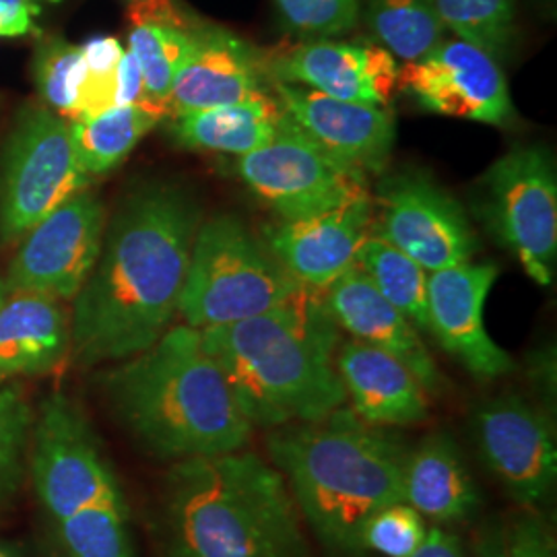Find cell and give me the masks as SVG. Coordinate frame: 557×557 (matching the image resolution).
<instances>
[{
	"label": "cell",
	"instance_id": "cell-1",
	"mask_svg": "<svg viewBox=\"0 0 557 557\" xmlns=\"http://www.w3.org/2000/svg\"><path fill=\"white\" fill-rule=\"evenodd\" d=\"M202 211L170 182H149L120 202L100 257L73 299L71 356L85 368L135 358L178 314Z\"/></svg>",
	"mask_w": 557,
	"mask_h": 557
},
{
	"label": "cell",
	"instance_id": "cell-2",
	"mask_svg": "<svg viewBox=\"0 0 557 557\" xmlns=\"http://www.w3.org/2000/svg\"><path fill=\"white\" fill-rule=\"evenodd\" d=\"M409 446L349 409L277 428L267 440L299 515L331 557H361V531L380 508L405 502Z\"/></svg>",
	"mask_w": 557,
	"mask_h": 557
},
{
	"label": "cell",
	"instance_id": "cell-3",
	"mask_svg": "<svg viewBox=\"0 0 557 557\" xmlns=\"http://www.w3.org/2000/svg\"><path fill=\"white\" fill-rule=\"evenodd\" d=\"M103 388L120 425L161 460L236 453L252 432L199 329L188 324L168 329L147 351L124 359Z\"/></svg>",
	"mask_w": 557,
	"mask_h": 557
},
{
	"label": "cell",
	"instance_id": "cell-4",
	"mask_svg": "<svg viewBox=\"0 0 557 557\" xmlns=\"http://www.w3.org/2000/svg\"><path fill=\"white\" fill-rule=\"evenodd\" d=\"M310 294L255 319L200 331L252 428L320 421L347 400L337 372V322L324 299Z\"/></svg>",
	"mask_w": 557,
	"mask_h": 557
},
{
	"label": "cell",
	"instance_id": "cell-5",
	"mask_svg": "<svg viewBox=\"0 0 557 557\" xmlns=\"http://www.w3.org/2000/svg\"><path fill=\"white\" fill-rule=\"evenodd\" d=\"M163 557H310L277 469L255 453L174 462L161 496Z\"/></svg>",
	"mask_w": 557,
	"mask_h": 557
},
{
	"label": "cell",
	"instance_id": "cell-6",
	"mask_svg": "<svg viewBox=\"0 0 557 557\" xmlns=\"http://www.w3.org/2000/svg\"><path fill=\"white\" fill-rule=\"evenodd\" d=\"M306 292L269 246L234 215L200 221L178 312L193 329H213L271 312Z\"/></svg>",
	"mask_w": 557,
	"mask_h": 557
},
{
	"label": "cell",
	"instance_id": "cell-7",
	"mask_svg": "<svg viewBox=\"0 0 557 557\" xmlns=\"http://www.w3.org/2000/svg\"><path fill=\"white\" fill-rule=\"evenodd\" d=\"M479 220L524 273L552 285L557 262L556 161L543 145H518L490 165L479 182Z\"/></svg>",
	"mask_w": 557,
	"mask_h": 557
},
{
	"label": "cell",
	"instance_id": "cell-8",
	"mask_svg": "<svg viewBox=\"0 0 557 557\" xmlns=\"http://www.w3.org/2000/svg\"><path fill=\"white\" fill-rule=\"evenodd\" d=\"M89 186L71 122L48 106H25L0 158V244H13Z\"/></svg>",
	"mask_w": 557,
	"mask_h": 557
},
{
	"label": "cell",
	"instance_id": "cell-9",
	"mask_svg": "<svg viewBox=\"0 0 557 557\" xmlns=\"http://www.w3.org/2000/svg\"><path fill=\"white\" fill-rule=\"evenodd\" d=\"M27 473L52 522L91 506L126 504L119 478L77 403L44 398L29 434Z\"/></svg>",
	"mask_w": 557,
	"mask_h": 557
},
{
	"label": "cell",
	"instance_id": "cell-10",
	"mask_svg": "<svg viewBox=\"0 0 557 557\" xmlns=\"http://www.w3.org/2000/svg\"><path fill=\"white\" fill-rule=\"evenodd\" d=\"M236 172L285 221L304 220L368 195L366 178L331 160L287 114L273 140L239 156Z\"/></svg>",
	"mask_w": 557,
	"mask_h": 557
},
{
	"label": "cell",
	"instance_id": "cell-11",
	"mask_svg": "<svg viewBox=\"0 0 557 557\" xmlns=\"http://www.w3.org/2000/svg\"><path fill=\"white\" fill-rule=\"evenodd\" d=\"M108 213L87 188L64 200L23 238L4 278L9 292H29L69 301L100 257Z\"/></svg>",
	"mask_w": 557,
	"mask_h": 557
},
{
	"label": "cell",
	"instance_id": "cell-12",
	"mask_svg": "<svg viewBox=\"0 0 557 557\" xmlns=\"http://www.w3.org/2000/svg\"><path fill=\"white\" fill-rule=\"evenodd\" d=\"M376 234L428 273L478 252V236L462 205L423 172H398L379 186Z\"/></svg>",
	"mask_w": 557,
	"mask_h": 557
},
{
	"label": "cell",
	"instance_id": "cell-13",
	"mask_svg": "<svg viewBox=\"0 0 557 557\" xmlns=\"http://www.w3.org/2000/svg\"><path fill=\"white\" fill-rule=\"evenodd\" d=\"M479 455L506 494L524 508L552 496L557 479L556 428L549 416L520 395H499L473 411Z\"/></svg>",
	"mask_w": 557,
	"mask_h": 557
},
{
	"label": "cell",
	"instance_id": "cell-14",
	"mask_svg": "<svg viewBox=\"0 0 557 557\" xmlns=\"http://www.w3.org/2000/svg\"><path fill=\"white\" fill-rule=\"evenodd\" d=\"M398 91L421 110L506 126L515 106L498 60L469 41L442 40L423 59L398 69Z\"/></svg>",
	"mask_w": 557,
	"mask_h": 557
},
{
	"label": "cell",
	"instance_id": "cell-15",
	"mask_svg": "<svg viewBox=\"0 0 557 557\" xmlns=\"http://www.w3.org/2000/svg\"><path fill=\"white\" fill-rule=\"evenodd\" d=\"M498 267L494 262H460L428 275L430 335L475 379L492 382L515 372L517 363L485 329V299Z\"/></svg>",
	"mask_w": 557,
	"mask_h": 557
},
{
	"label": "cell",
	"instance_id": "cell-16",
	"mask_svg": "<svg viewBox=\"0 0 557 557\" xmlns=\"http://www.w3.org/2000/svg\"><path fill=\"white\" fill-rule=\"evenodd\" d=\"M271 91L285 114L338 165L363 178L386 170L397 137L391 110L337 100L317 89L278 81L271 85Z\"/></svg>",
	"mask_w": 557,
	"mask_h": 557
},
{
	"label": "cell",
	"instance_id": "cell-17",
	"mask_svg": "<svg viewBox=\"0 0 557 557\" xmlns=\"http://www.w3.org/2000/svg\"><path fill=\"white\" fill-rule=\"evenodd\" d=\"M275 83L317 89L337 100L386 108L398 91L397 59L374 44L306 41L267 57Z\"/></svg>",
	"mask_w": 557,
	"mask_h": 557
},
{
	"label": "cell",
	"instance_id": "cell-18",
	"mask_svg": "<svg viewBox=\"0 0 557 557\" xmlns=\"http://www.w3.org/2000/svg\"><path fill=\"white\" fill-rule=\"evenodd\" d=\"M271 85L267 54L227 29L200 23L174 79L168 116L248 100Z\"/></svg>",
	"mask_w": 557,
	"mask_h": 557
},
{
	"label": "cell",
	"instance_id": "cell-19",
	"mask_svg": "<svg viewBox=\"0 0 557 557\" xmlns=\"http://www.w3.org/2000/svg\"><path fill=\"white\" fill-rule=\"evenodd\" d=\"M370 195L304 220H281L264 227V244L301 287L326 289L356 264L372 223Z\"/></svg>",
	"mask_w": 557,
	"mask_h": 557
},
{
	"label": "cell",
	"instance_id": "cell-20",
	"mask_svg": "<svg viewBox=\"0 0 557 557\" xmlns=\"http://www.w3.org/2000/svg\"><path fill=\"white\" fill-rule=\"evenodd\" d=\"M324 292V304L337 326L356 341L379 347L403 361L428 393L442 391L444 379L418 329L380 294L358 264L347 269Z\"/></svg>",
	"mask_w": 557,
	"mask_h": 557
},
{
	"label": "cell",
	"instance_id": "cell-21",
	"mask_svg": "<svg viewBox=\"0 0 557 557\" xmlns=\"http://www.w3.org/2000/svg\"><path fill=\"white\" fill-rule=\"evenodd\" d=\"M338 379L351 411L370 425L405 428L430 416L428 391L391 354L361 341H347L337 354Z\"/></svg>",
	"mask_w": 557,
	"mask_h": 557
},
{
	"label": "cell",
	"instance_id": "cell-22",
	"mask_svg": "<svg viewBox=\"0 0 557 557\" xmlns=\"http://www.w3.org/2000/svg\"><path fill=\"white\" fill-rule=\"evenodd\" d=\"M71 356V317L59 299L9 292L0 306V384L44 376Z\"/></svg>",
	"mask_w": 557,
	"mask_h": 557
},
{
	"label": "cell",
	"instance_id": "cell-23",
	"mask_svg": "<svg viewBox=\"0 0 557 557\" xmlns=\"http://www.w3.org/2000/svg\"><path fill=\"white\" fill-rule=\"evenodd\" d=\"M403 499L436 524L460 522L478 515V483L450 434L432 432L409 450Z\"/></svg>",
	"mask_w": 557,
	"mask_h": 557
},
{
	"label": "cell",
	"instance_id": "cell-24",
	"mask_svg": "<svg viewBox=\"0 0 557 557\" xmlns=\"http://www.w3.org/2000/svg\"><path fill=\"white\" fill-rule=\"evenodd\" d=\"M285 110L273 91L248 100L188 112L174 120L172 135L182 147L246 156L277 135Z\"/></svg>",
	"mask_w": 557,
	"mask_h": 557
},
{
	"label": "cell",
	"instance_id": "cell-25",
	"mask_svg": "<svg viewBox=\"0 0 557 557\" xmlns=\"http://www.w3.org/2000/svg\"><path fill=\"white\" fill-rule=\"evenodd\" d=\"M163 116L140 106H119L100 116L71 122V135L81 170L91 178L114 170Z\"/></svg>",
	"mask_w": 557,
	"mask_h": 557
},
{
	"label": "cell",
	"instance_id": "cell-26",
	"mask_svg": "<svg viewBox=\"0 0 557 557\" xmlns=\"http://www.w3.org/2000/svg\"><path fill=\"white\" fill-rule=\"evenodd\" d=\"M356 264L384 298L423 333L428 320V271L380 236H368L359 246Z\"/></svg>",
	"mask_w": 557,
	"mask_h": 557
},
{
	"label": "cell",
	"instance_id": "cell-27",
	"mask_svg": "<svg viewBox=\"0 0 557 557\" xmlns=\"http://www.w3.org/2000/svg\"><path fill=\"white\" fill-rule=\"evenodd\" d=\"M366 25L395 59L416 62L444 40L436 0H366Z\"/></svg>",
	"mask_w": 557,
	"mask_h": 557
},
{
	"label": "cell",
	"instance_id": "cell-28",
	"mask_svg": "<svg viewBox=\"0 0 557 557\" xmlns=\"http://www.w3.org/2000/svg\"><path fill=\"white\" fill-rule=\"evenodd\" d=\"M199 27V25H197ZM186 29L168 23L137 21L128 36V50L137 59L145 85V98L140 106L168 116L174 79L190 48V34Z\"/></svg>",
	"mask_w": 557,
	"mask_h": 557
},
{
	"label": "cell",
	"instance_id": "cell-29",
	"mask_svg": "<svg viewBox=\"0 0 557 557\" xmlns=\"http://www.w3.org/2000/svg\"><path fill=\"white\" fill-rule=\"evenodd\" d=\"M52 524L64 557H137L128 504L91 506Z\"/></svg>",
	"mask_w": 557,
	"mask_h": 557
},
{
	"label": "cell",
	"instance_id": "cell-30",
	"mask_svg": "<svg viewBox=\"0 0 557 557\" xmlns=\"http://www.w3.org/2000/svg\"><path fill=\"white\" fill-rule=\"evenodd\" d=\"M440 20L458 40L469 41L496 60L510 57L517 25L512 0H436Z\"/></svg>",
	"mask_w": 557,
	"mask_h": 557
},
{
	"label": "cell",
	"instance_id": "cell-31",
	"mask_svg": "<svg viewBox=\"0 0 557 557\" xmlns=\"http://www.w3.org/2000/svg\"><path fill=\"white\" fill-rule=\"evenodd\" d=\"M36 83L46 106L62 119H73L87 66L79 46L60 38L41 41L36 50Z\"/></svg>",
	"mask_w": 557,
	"mask_h": 557
},
{
	"label": "cell",
	"instance_id": "cell-32",
	"mask_svg": "<svg viewBox=\"0 0 557 557\" xmlns=\"http://www.w3.org/2000/svg\"><path fill=\"white\" fill-rule=\"evenodd\" d=\"M34 411L17 384H0V502L13 498L27 475Z\"/></svg>",
	"mask_w": 557,
	"mask_h": 557
},
{
	"label": "cell",
	"instance_id": "cell-33",
	"mask_svg": "<svg viewBox=\"0 0 557 557\" xmlns=\"http://www.w3.org/2000/svg\"><path fill=\"white\" fill-rule=\"evenodd\" d=\"M428 535L425 518L407 502H395L374 512L361 531L363 554L409 557Z\"/></svg>",
	"mask_w": 557,
	"mask_h": 557
},
{
	"label": "cell",
	"instance_id": "cell-34",
	"mask_svg": "<svg viewBox=\"0 0 557 557\" xmlns=\"http://www.w3.org/2000/svg\"><path fill=\"white\" fill-rule=\"evenodd\" d=\"M281 21L299 36L333 38L356 27L361 0H275Z\"/></svg>",
	"mask_w": 557,
	"mask_h": 557
},
{
	"label": "cell",
	"instance_id": "cell-35",
	"mask_svg": "<svg viewBox=\"0 0 557 557\" xmlns=\"http://www.w3.org/2000/svg\"><path fill=\"white\" fill-rule=\"evenodd\" d=\"M504 557H557L556 535L547 518L524 508L504 527Z\"/></svg>",
	"mask_w": 557,
	"mask_h": 557
},
{
	"label": "cell",
	"instance_id": "cell-36",
	"mask_svg": "<svg viewBox=\"0 0 557 557\" xmlns=\"http://www.w3.org/2000/svg\"><path fill=\"white\" fill-rule=\"evenodd\" d=\"M81 54L89 75H110L119 69L124 48L112 36H96L81 44Z\"/></svg>",
	"mask_w": 557,
	"mask_h": 557
},
{
	"label": "cell",
	"instance_id": "cell-37",
	"mask_svg": "<svg viewBox=\"0 0 557 557\" xmlns=\"http://www.w3.org/2000/svg\"><path fill=\"white\" fill-rule=\"evenodd\" d=\"M145 98V85L137 59L131 50H124L116 69V108L140 103Z\"/></svg>",
	"mask_w": 557,
	"mask_h": 557
},
{
	"label": "cell",
	"instance_id": "cell-38",
	"mask_svg": "<svg viewBox=\"0 0 557 557\" xmlns=\"http://www.w3.org/2000/svg\"><path fill=\"white\" fill-rule=\"evenodd\" d=\"M409 557H471L465 549L462 539L457 533L444 529V527H432L428 529V535L423 543Z\"/></svg>",
	"mask_w": 557,
	"mask_h": 557
},
{
	"label": "cell",
	"instance_id": "cell-39",
	"mask_svg": "<svg viewBox=\"0 0 557 557\" xmlns=\"http://www.w3.org/2000/svg\"><path fill=\"white\" fill-rule=\"evenodd\" d=\"M34 11L20 9V7H4L0 4V36L17 38L32 32L34 25Z\"/></svg>",
	"mask_w": 557,
	"mask_h": 557
},
{
	"label": "cell",
	"instance_id": "cell-40",
	"mask_svg": "<svg viewBox=\"0 0 557 557\" xmlns=\"http://www.w3.org/2000/svg\"><path fill=\"white\" fill-rule=\"evenodd\" d=\"M475 557H504V527L492 524L481 535Z\"/></svg>",
	"mask_w": 557,
	"mask_h": 557
},
{
	"label": "cell",
	"instance_id": "cell-41",
	"mask_svg": "<svg viewBox=\"0 0 557 557\" xmlns=\"http://www.w3.org/2000/svg\"><path fill=\"white\" fill-rule=\"evenodd\" d=\"M0 557H32L25 545L21 543H11V541H0Z\"/></svg>",
	"mask_w": 557,
	"mask_h": 557
},
{
	"label": "cell",
	"instance_id": "cell-42",
	"mask_svg": "<svg viewBox=\"0 0 557 557\" xmlns=\"http://www.w3.org/2000/svg\"><path fill=\"white\" fill-rule=\"evenodd\" d=\"M40 0H0V4L4 7H20V9H27V11H34L36 15L40 13V7H38Z\"/></svg>",
	"mask_w": 557,
	"mask_h": 557
},
{
	"label": "cell",
	"instance_id": "cell-43",
	"mask_svg": "<svg viewBox=\"0 0 557 557\" xmlns=\"http://www.w3.org/2000/svg\"><path fill=\"white\" fill-rule=\"evenodd\" d=\"M9 296V289H7V283H4V278L0 277V306H2V301L7 299Z\"/></svg>",
	"mask_w": 557,
	"mask_h": 557
},
{
	"label": "cell",
	"instance_id": "cell-44",
	"mask_svg": "<svg viewBox=\"0 0 557 557\" xmlns=\"http://www.w3.org/2000/svg\"><path fill=\"white\" fill-rule=\"evenodd\" d=\"M131 2H133V0H131Z\"/></svg>",
	"mask_w": 557,
	"mask_h": 557
}]
</instances>
